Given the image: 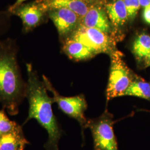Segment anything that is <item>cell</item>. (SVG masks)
<instances>
[{
    "mask_svg": "<svg viewBox=\"0 0 150 150\" xmlns=\"http://www.w3.org/2000/svg\"><path fill=\"white\" fill-rule=\"evenodd\" d=\"M124 96L137 97L150 100V84L144 81L133 80L127 89L123 93L122 96Z\"/></svg>",
    "mask_w": 150,
    "mask_h": 150,
    "instance_id": "14",
    "label": "cell"
},
{
    "mask_svg": "<svg viewBox=\"0 0 150 150\" xmlns=\"http://www.w3.org/2000/svg\"><path fill=\"white\" fill-rule=\"evenodd\" d=\"M27 70L26 98L28 102V112L23 125L35 119L48 134L43 145L46 150H59V141L63 135L59 122L54 115L52 98L49 96L43 81L41 80L32 64H26Z\"/></svg>",
    "mask_w": 150,
    "mask_h": 150,
    "instance_id": "1",
    "label": "cell"
},
{
    "mask_svg": "<svg viewBox=\"0 0 150 150\" xmlns=\"http://www.w3.org/2000/svg\"><path fill=\"white\" fill-rule=\"evenodd\" d=\"M62 50L70 59L82 60L91 58L96 54L83 43L69 37L64 42Z\"/></svg>",
    "mask_w": 150,
    "mask_h": 150,
    "instance_id": "12",
    "label": "cell"
},
{
    "mask_svg": "<svg viewBox=\"0 0 150 150\" xmlns=\"http://www.w3.org/2000/svg\"><path fill=\"white\" fill-rule=\"evenodd\" d=\"M18 50L15 40H0V103L11 116L18 113L26 98L27 83L18 64Z\"/></svg>",
    "mask_w": 150,
    "mask_h": 150,
    "instance_id": "2",
    "label": "cell"
},
{
    "mask_svg": "<svg viewBox=\"0 0 150 150\" xmlns=\"http://www.w3.org/2000/svg\"><path fill=\"white\" fill-rule=\"evenodd\" d=\"M20 125L8 117L4 108L0 110V132L2 134L14 131Z\"/></svg>",
    "mask_w": 150,
    "mask_h": 150,
    "instance_id": "16",
    "label": "cell"
},
{
    "mask_svg": "<svg viewBox=\"0 0 150 150\" xmlns=\"http://www.w3.org/2000/svg\"><path fill=\"white\" fill-rule=\"evenodd\" d=\"M11 15L12 14L8 11H0V36L8 31Z\"/></svg>",
    "mask_w": 150,
    "mask_h": 150,
    "instance_id": "17",
    "label": "cell"
},
{
    "mask_svg": "<svg viewBox=\"0 0 150 150\" xmlns=\"http://www.w3.org/2000/svg\"><path fill=\"white\" fill-rule=\"evenodd\" d=\"M132 50L138 59L146 60L150 52V36L145 33L139 35L134 40Z\"/></svg>",
    "mask_w": 150,
    "mask_h": 150,
    "instance_id": "15",
    "label": "cell"
},
{
    "mask_svg": "<svg viewBox=\"0 0 150 150\" xmlns=\"http://www.w3.org/2000/svg\"><path fill=\"white\" fill-rule=\"evenodd\" d=\"M2 134H1V132H0V138H1V136H2Z\"/></svg>",
    "mask_w": 150,
    "mask_h": 150,
    "instance_id": "24",
    "label": "cell"
},
{
    "mask_svg": "<svg viewBox=\"0 0 150 150\" xmlns=\"http://www.w3.org/2000/svg\"><path fill=\"white\" fill-rule=\"evenodd\" d=\"M45 86L47 91L52 95L54 103H56L59 110L70 117L75 118L81 125L83 134V129L87 128L88 121L85 116V112L87 108V102L83 95L66 97L61 95L59 92L52 85L50 80L45 75L42 76Z\"/></svg>",
    "mask_w": 150,
    "mask_h": 150,
    "instance_id": "3",
    "label": "cell"
},
{
    "mask_svg": "<svg viewBox=\"0 0 150 150\" xmlns=\"http://www.w3.org/2000/svg\"><path fill=\"white\" fill-rule=\"evenodd\" d=\"M47 8L40 0L23 4L11 11L12 15L18 16L22 22L25 33L32 31L43 21Z\"/></svg>",
    "mask_w": 150,
    "mask_h": 150,
    "instance_id": "7",
    "label": "cell"
},
{
    "mask_svg": "<svg viewBox=\"0 0 150 150\" xmlns=\"http://www.w3.org/2000/svg\"><path fill=\"white\" fill-rule=\"evenodd\" d=\"M107 15L115 26H121L126 22L128 14L123 0H115L106 6Z\"/></svg>",
    "mask_w": 150,
    "mask_h": 150,
    "instance_id": "13",
    "label": "cell"
},
{
    "mask_svg": "<svg viewBox=\"0 0 150 150\" xmlns=\"http://www.w3.org/2000/svg\"><path fill=\"white\" fill-rule=\"evenodd\" d=\"M143 17L145 21L150 24V5L145 7L143 12Z\"/></svg>",
    "mask_w": 150,
    "mask_h": 150,
    "instance_id": "19",
    "label": "cell"
},
{
    "mask_svg": "<svg viewBox=\"0 0 150 150\" xmlns=\"http://www.w3.org/2000/svg\"><path fill=\"white\" fill-rule=\"evenodd\" d=\"M30 142L26 138L22 126L14 131L2 134L0 138V150H24Z\"/></svg>",
    "mask_w": 150,
    "mask_h": 150,
    "instance_id": "10",
    "label": "cell"
},
{
    "mask_svg": "<svg viewBox=\"0 0 150 150\" xmlns=\"http://www.w3.org/2000/svg\"><path fill=\"white\" fill-rule=\"evenodd\" d=\"M131 2V13L129 18H133L136 16L137 11L141 6L139 4V0H130Z\"/></svg>",
    "mask_w": 150,
    "mask_h": 150,
    "instance_id": "18",
    "label": "cell"
},
{
    "mask_svg": "<svg viewBox=\"0 0 150 150\" xmlns=\"http://www.w3.org/2000/svg\"><path fill=\"white\" fill-rule=\"evenodd\" d=\"M82 26L95 28L105 33L110 31V23L106 13L102 9L92 7L89 8L85 16L83 17Z\"/></svg>",
    "mask_w": 150,
    "mask_h": 150,
    "instance_id": "9",
    "label": "cell"
},
{
    "mask_svg": "<svg viewBox=\"0 0 150 150\" xmlns=\"http://www.w3.org/2000/svg\"><path fill=\"white\" fill-rule=\"evenodd\" d=\"M47 10L66 8L80 17L85 16L89 7L85 0H40Z\"/></svg>",
    "mask_w": 150,
    "mask_h": 150,
    "instance_id": "11",
    "label": "cell"
},
{
    "mask_svg": "<svg viewBox=\"0 0 150 150\" xmlns=\"http://www.w3.org/2000/svg\"><path fill=\"white\" fill-rule=\"evenodd\" d=\"M139 4L142 7H146L150 5V0H139Z\"/></svg>",
    "mask_w": 150,
    "mask_h": 150,
    "instance_id": "22",
    "label": "cell"
},
{
    "mask_svg": "<svg viewBox=\"0 0 150 150\" xmlns=\"http://www.w3.org/2000/svg\"><path fill=\"white\" fill-rule=\"evenodd\" d=\"M26 0H16V2L14 3V4H13L12 5H11L9 8L8 9V11L9 12H11V11L13 10H15L17 7L21 5L22 4H23V2L25 1H26Z\"/></svg>",
    "mask_w": 150,
    "mask_h": 150,
    "instance_id": "20",
    "label": "cell"
},
{
    "mask_svg": "<svg viewBox=\"0 0 150 150\" xmlns=\"http://www.w3.org/2000/svg\"><path fill=\"white\" fill-rule=\"evenodd\" d=\"M133 79L129 68L121 54L116 51L111 54V64L106 88L107 101L115 97L122 96Z\"/></svg>",
    "mask_w": 150,
    "mask_h": 150,
    "instance_id": "5",
    "label": "cell"
},
{
    "mask_svg": "<svg viewBox=\"0 0 150 150\" xmlns=\"http://www.w3.org/2000/svg\"><path fill=\"white\" fill-rule=\"evenodd\" d=\"M70 38L83 43L96 54L111 55L116 52L112 40L106 33L95 28L82 26L75 30Z\"/></svg>",
    "mask_w": 150,
    "mask_h": 150,
    "instance_id": "6",
    "label": "cell"
},
{
    "mask_svg": "<svg viewBox=\"0 0 150 150\" xmlns=\"http://www.w3.org/2000/svg\"><path fill=\"white\" fill-rule=\"evenodd\" d=\"M87 127L91 129L93 150H118L111 113L106 111L98 118L88 121Z\"/></svg>",
    "mask_w": 150,
    "mask_h": 150,
    "instance_id": "4",
    "label": "cell"
},
{
    "mask_svg": "<svg viewBox=\"0 0 150 150\" xmlns=\"http://www.w3.org/2000/svg\"><path fill=\"white\" fill-rule=\"evenodd\" d=\"M48 16L54 22L61 36H65L73 31L77 25L79 16L66 8L48 10Z\"/></svg>",
    "mask_w": 150,
    "mask_h": 150,
    "instance_id": "8",
    "label": "cell"
},
{
    "mask_svg": "<svg viewBox=\"0 0 150 150\" xmlns=\"http://www.w3.org/2000/svg\"><path fill=\"white\" fill-rule=\"evenodd\" d=\"M146 61V64L147 66H150V52L148 57H147V59L145 60Z\"/></svg>",
    "mask_w": 150,
    "mask_h": 150,
    "instance_id": "23",
    "label": "cell"
},
{
    "mask_svg": "<svg viewBox=\"0 0 150 150\" xmlns=\"http://www.w3.org/2000/svg\"><path fill=\"white\" fill-rule=\"evenodd\" d=\"M123 1H124V3H125V5L126 7V10L127 12L128 18H129L130 16H131V8L130 0H123Z\"/></svg>",
    "mask_w": 150,
    "mask_h": 150,
    "instance_id": "21",
    "label": "cell"
}]
</instances>
